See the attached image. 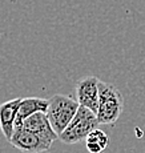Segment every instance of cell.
Segmentation results:
<instances>
[{"label": "cell", "mask_w": 145, "mask_h": 153, "mask_svg": "<svg viewBox=\"0 0 145 153\" xmlns=\"http://www.w3.org/2000/svg\"><path fill=\"white\" fill-rule=\"evenodd\" d=\"M99 83L100 80L94 76H85L76 83V96H77L79 104L93 111L94 113H97V109H99Z\"/></svg>", "instance_id": "5b68a950"}, {"label": "cell", "mask_w": 145, "mask_h": 153, "mask_svg": "<svg viewBox=\"0 0 145 153\" xmlns=\"http://www.w3.org/2000/svg\"><path fill=\"white\" fill-rule=\"evenodd\" d=\"M108 144V134L99 128L91 132V134L85 140V146H87V151L89 153H101L106 149Z\"/></svg>", "instance_id": "9c48e42d"}, {"label": "cell", "mask_w": 145, "mask_h": 153, "mask_svg": "<svg viewBox=\"0 0 145 153\" xmlns=\"http://www.w3.org/2000/svg\"><path fill=\"white\" fill-rule=\"evenodd\" d=\"M144 134H145V133H144Z\"/></svg>", "instance_id": "30bf717a"}, {"label": "cell", "mask_w": 145, "mask_h": 153, "mask_svg": "<svg viewBox=\"0 0 145 153\" xmlns=\"http://www.w3.org/2000/svg\"><path fill=\"white\" fill-rule=\"evenodd\" d=\"M80 108L77 100L72 99L67 95H57L52 96L48 100V109H47V116L49 119L53 131L60 136L65 128L71 124L73 117L76 116Z\"/></svg>", "instance_id": "7a4b0ae2"}, {"label": "cell", "mask_w": 145, "mask_h": 153, "mask_svg": "<svg viewBox=\"0 0 145 153\" xmlns=\"http://www.w3.org/2000/svg\"><path fill=\"white\" fill-rule=\"evenodd\" d=\"M10 143L23 153H41L48 151L53 141L24 128H16Z\"/></svg>", "instance_id": "277c9868"}, {"label": "cell", "mask_w": 145, "mask_h": 153, "mask_svg": "<svg viewBox=\"0 0 145 153\" xmlns=\"http://www.w3.org/2000/svg\"><path fill=\"white\" fill-rule=\"evenodd\" d=\"M99 109H97V119L103 125H112L119 120L120 114L124 109L123 95L116 85L100 80L99 83Z\"/></svg>", "instance_id": "6da1fadb"}, {"label": "cell", "mask_w": 145, "mask_h": 153, "mask_svg": "<svg viewBox=\"0 0 145 153\" xmlns=\"http://www.w3.org/2000/svg\"><path fill=\"white\" fill-rule=\"evenodd\" d=\"M48 109V100L41 97H27L22 99L19 111H17V119H16V128L22 126L23 121L32 114L39 113V112H45Z\"/></svg>", "instance_id": "ba28073f"}, {"label": "cell", "mask_w": 145, "mask_h": 153, "mask_svg": "<svg viewBox=\"0 0 145 153\" xmlns=\"http://www.w3.org/2000/svg\"><path fill=\"white\" fill-rule=\"evenodd\" d=\"M19 128H24L27 131H31L51 141L59 140V134L53 131L45 112H39V113L32 114L31 117H28V119H25L23 121L22 126H19Z\"/></svg>", "instance_id": "52a82bcc"}, {"label": "cell", "mask_w": 145, "mask_h": 153, "mask_svg": "<svg viewBox=\"0 0 145 153\" xmlns=\"http://www.w3.org/2000/svg\"><path fill=\"white\" fill-rule=\"evenodd\" d=\"M99 119L93 111L88 109L80 105L77 113L71 121V124L65 128V131L59 136V140L68 145L77 144L83 140H87L91 132L97 129L99 126Z\"/></svg>", "instance_id": "3957f363"}, {"label": "cell", "mask_w": 145, "mask_h": 153, "mask_svg": "<svg viewBox=\"0 0 145 153\" xmlns=\"http://www.w3.org/2000/svg\"><path fill=\"white\" fill-rule=\"evenodd\" d=\"M22 99H13L0 104V129L8 141L12 139L16 129V119Z\"/></svg>", "instance_id": "8992f818"}]
</instances>
